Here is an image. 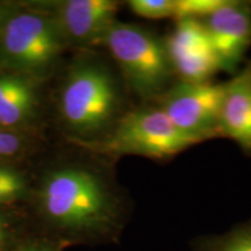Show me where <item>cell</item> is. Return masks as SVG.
<instances>
[{"mask_svg": "<svg viewBox=\"0 0 251 251\" xmlns=\"http://www.w3.org/2000/svg\"><path fill=\"white\" fill-rule=\"evenodd\" d=\"M40 202L50 221L76 231L101 230L115 216V197L99 172L79 166L50 171L40 188Z\"/></svg>", "mask_w": 251, "mask_h": 251, "instance_id": "obj_1", "label": "cell"}, {"mask_svg": "<svg viewBox=\"0 0 251 251\" xmlns=\"http://www.w3.org/2000/svg\"><path fill=\"white\" fill-rule=\"evenodd\" d=\"M120 86L107 65L86 59L75 65L63 84L59 111L68 128L80 137L103 139L122 115Z\"/></svg>", "mask_w": 251, "mask_h": 251, "instance_id": "obj_2", "label": "cell"}, {"mask_svg": "<svg viewBox=\"0 0 251 251\" xmlns=\"http://www.w3.org/2000/svg\"><path fill=\"white\" fill-rule=\"evenodd\" d=\"M134 93L142 99H158L176 77L165 41L147 28L118 23L105 43Z\"/></svg>", "mask_w": 251, "mask_h": 251, "instance_id": "obj_3", "label": "cell"}, {"mask_svg": "<svg viewBox=\"0 0 251 251\" xmlns=\"http://www.w3.org/2000/svg\"><path fill=\"white\" fill-rule=\"evenodd\" d=\"M56 18L37 12H12L0 28V69L37 79L55 65L65 46Z\"/></svg>", "mask_w": 251, "mask_h": 251, "instance_id": "obj_4", "label": "cell"}, {"mask_svg": "<svg viewBox=\"0 0 251 251\" xmlns=\"http://www.w3.org/2000/svg\"><path fill=\"white\" fill-rule=\"evenodd\" d=\"M92 144L106 155L168 159L198 143L178 130L162 108L155 106L125 113L103 139Z\"/></svg>", "mask_w": 251, "mask_h": 251, "instance_id": "obj_5", "label": "cell"}, {"mask_svg": "<svg viewBox=\"0 0 251 251\" xmlns=\"http://www.w3.org/2000/svg\"><path fill=\"white\" fill-rule=\"evenodd\" d=\"M224 84L177 80L159 97L157 106L178 130L201 143L220 136Z\"/></svg>", "mask_w": 251, "mask_h": 251, "instance_id": "obj_6", "label": "cell"}, {"mask_svg": "<svg viewBox=\"0 0 251 251\" xmlns=\"http://www.w3.org/2000/svg\"><path fill=\"white\" fill-rule=\"evenodd\" d=\"M164 41L175 75L179 80L211 81L216 72L221 71L201 20H177L174 30Z\"/></svg>", "mask_w": 251, "mask_h": 251, "instance_id": "obj_7", "label": "cell"}, {"mask_svg": "<svg viewBox=\"0 0 251 251\" xmlns=\"http://www.w3.org/2000/svg\"><path fill=\"white\" fill-rule=\"evenodd\" d=\"M202 24L221 71L236 74V69L251 47V6L226 0Z\"/></svg>", "mask_w": 251, "mask_h": 251, "instance_id": "obj_8", "label": "cell"}, {"mask_svg": "<svg viewBox=\"0 0 251 251\" xmlns=\"http://www.w3.org/2000/svg\"><path fill=\"white\" fill-rule=\"evenodd\" d=\"M118 9L113 0H68L58 5L56 20L67 40L93 46L105 43Z\"/></svg>", "mask_w": 251, "mask_h": 251, "instance_id": "obj_9", "label": "cell"}, {"mask_svg": "<svg viewBox=\"0 0 251 251\" xmlns=\"http://www.w3.org/2000/svg\"><path fill=\"white\" fill-rule=\"evenodd\" d=\"M219 122L220 136L251 152V62L224 83Z\"/></svg>", "mask_w": 251, "mask_h": 251, "instance_id": "obj_10", "label": "cell"}, {"mask_svg": "<svg viewBox=\"0 0 251 251\" xmlns=\"http://www.w3.org/2000/svg\"><path fill=\"white\" fill-rule=\"evenodd\" d=\"M39 101L35 78L0 69V126L7 129L26 127L36 117Z\"/></svg>", "mask_w": 251, "mask_h": 251, "instance_id": "obj_11", "label": "cell"}, {"mask_svg": "<svg viewBox=\"0 0 251 251\" xmlns=\"http://www.w3.org/2000/svg\"><path fill=\"white\" fill-rule=\"evenodd\" d=\"M198 251H251V222L220 236L203 238Z\"/></svg>", "mask_w": 251, "mask_h": 251, "instance_id": "obj_12", "label": "cell"}, {"mask_svg": "<svg viewBox=\"0 0 251 251\" xmlns=\"http://www.w3.org/2000/svg\"><path fill=\"white\" fill-rule=\"evenodd\" d=\"M226 0H176V20H201L214 13Z\"/></svg>", "mask_w": 251, "mask_h": 251, "instance_id": "obj_13", "label": "cell"}, {"mask_svg": "<svg viewBox=\"0 0 251 251\" xmlns=\"http://www.w3.org/2000/svg\"><path fill=\"white\" fill-rule=\"evenodd\" d=\"M131 11L146 19H166L176 17V0H130Z\"/></svg>", "mask_w": 251, "mask_h": 251, "instance_id": "obj_14", "label": "cell"}, {"mask_svg": "<svg viewBox=\"0 0 251 251\" xmlns=\"http://www.w3.org/2000/svg\"><path fill=\"white\" fill-rule=\"evenodd\" d=\"M26 192V180L23 175L7 166L0 165V203L18 199Z\"/></svg>", "mask_w": 251, "mask_h": 251, "instance_id": "obj_15", "label": "cell"}, {"mask_svg": "<svg viewBox=\"0 0 251 251\" xmlns=\"http://www.w3.org/2000/svg\"><path fill=\"white\" fill-rule=\"evenodd\" d=\"M23 147L21 139L13 131L0 130V157L13 156Z\"/></svg>", "mask_w": 251, "mask_h": 251, "instance_id": "obj_16", "label": "cell"}, {"mask_svg": "<svg viewBox=\"0 0 251 251\" xmlns=\"http://www.w3.org/2000/svg\"><path fill=\"white\" fill-rule=\"evenodd\" d=\"M6 236H7V224L4 218H0V249L4 246Z\"/></svg>", "mask_w": 251, "mask_h": 251, "instance_id": "obj_17", "label": "cell"}, {"mask_svg": "<svg viewBox=\"0 0 251 251\" xmlns=\"http://www.w3.org/2000/svg\"><path fill=\"white\" fill-rule=\"evenodd\" d=\"M11 13L12 11H9L7 6L0 5V28H1L2 24H4V21L6 20V18H7Z\"/></svg>", "mask_w": 251, "mask_h": 251, "instance_id": "obj_18", "label": "cell"}, {"mask_svg": "<svg viewBox=\"0 0 251 251\" xmlns=\"http://www.w3.org/2000/svg\"><path fill=\"white\" fill-rule=\"evenodd\" d=\"M20 251H46V250L42 249V248H40V247H27Z\"/></svg>", "mask_w": 251, "mask_h": 251, "instance_id": "obj_19", "label": "cell"}]
</instances>
